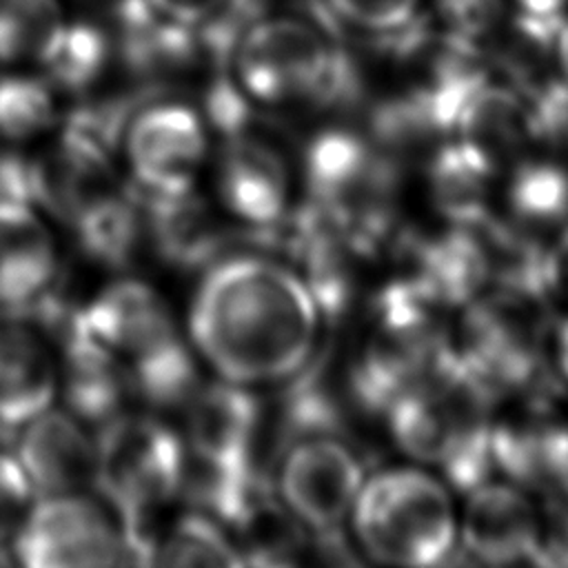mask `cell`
<instances>
[{"mask_svg":"<svg viewBox=\"0 0 568 568\" xmlns=\"http://www.w3.org/2000/svg\"><path fill=\"white\" fill-rule=\"evenodd\" d=\"M335 20L368 36H390L422 16L426 0H322Z\"/></svg>","mask_w":568,"mask_h":568,"instance_id":"26","label":"cell"},{"mask_svg":"<svg viewBox=\"0 0 568 568\" xmlns=\"http://www.w3.org/2000/svg\"><path fill=\"white\" fill-rule=\"evenodd\" d=\"M138 195L144 206L151 253L178 268L209 266L226 257L233 233L224 229L195 189L178 195H149L142 191Z\"/></svg>","mask_w":568,"mask_h":568,"instance_id":"17","label":"cell"},{"mask_svg":"<svg viewBox=\"0 0 568 568\" xmlns=\"http://www.w3.org/2000/svg\"><path fill=\"white\" fill-rule=\"evenodd\" d=\"M87 331L109 348L126 373L186 344L166 300L146 282L124 277L84 302Z\"/></svg>","mask_w":568,"mask_h":568,"instance_id":"9","label":"cell"},{"mask_svg":"<svg viewBox=\"0 0 568 568\" xmlns=\"http://www.w3.org/2000/svg\"><path fill=\"white\" fill-rule=\"evenodd\" d=\"M231 2H235L237 7H242L253 16H260V13H304V4H308L311 0H231Z\"/></svg>","mask_w":568,"mask_h":568,"instance_id":"30","label":"cell"},{"mask_svg":"<svg viewBox=\"0 0 568 568\" xmlns=\"http://www.w3.org/2000/svg\"><path fill=\"white\" fill-rule=\"evenodd\" d=\"M67 20L62 0H0V64H40Z\"/></svg>","mask_w":568,"mask_h":568,"instance_id":"21","label":"cell"},{"mask_svg":"<svg viewBox=\"0 0 568 568\" xmlns=\"http://www.w3.org/2000/svg\"><path fill=\"white\" fill-rule=\"evenodd\" d=\"M51 344L58 357V390L64 395L67 410L98 426L122 413L126 397L133 395L126 366L87 331L84 315Z\"/></svg>","mask_w":568,"mask_h":568,"instance_id":"15","label":"cell"},{"mask_svg":"<svg viewBox=\"0 0 568 568\" xmlns=\"http://www.w3.org/2000/svg\"><path fill=\"white\" fill-rule=\"evenodd\" d=\"M58 395V357L49 337L22 313L0 317V428H20Z\"/></svg>","mask_w":568,"mask_h":568,"instance_id":"14","label":"cell"},{"mask_svg":"<svg viewBox=\"0 0 568 568\" xmlns=\"http://www.w3.org/2000/svg\"><path fill=\"white\" fill-rule=\"evenodd\" d=\"M215 193L242 226H271L291 209V169L268 131L220 135Z\"/></svg>","mask_w":568,"mask_h":568,"instance_id":"11","label":"cell"},{"mask_svg":"<svg viewBox=\"0 0 568 568\" xmlns=\"http://www.w3.org/2000/svg\"><path fill=\"white\" fill-rule=\"evenodd\" d=\"M16 457L36 495L82 493L95 477V437L71 410L49 406L18 428Z\"/></svg>","mask_w":568,"mask_h":568,"instance_id":"13","label":"cell"},{"mask_svg":"<svg viewBox=\"0 0 568 568\" xmlns=\"http://www.w3.org/2000/svg\"><path fill=\"white\" fill-rule=\"evenodd\" d=\"M55 273V242L36 206L0 200V306L31 302Z\"/></svg>","mask_w":568,"mask_h":568,"instance_id":"18","label":"cell"},{"mask_svg":"<svg viewBox=\"0 0 568 568\" xmlns=\"http://www.w3.org/2000/svg\"><path fill=\"white\" fill-rule=\"evenodd\" d=\"M111 51V40L100 27L67 20L60 38L38 67L55 91L82 93L102 78Z\"/></svg>","mask_w":568,"mask_h":568,"instance_id":"22","label":"cell"},{"mask_svg":"<svg viewBox=\"0 0 568 568\" xmlns=\"http://www.w3.org/2000/svg\"><path fill=\"white\" fill-rule=\"evenodd\" d=\"M229 80L266 109L291 104H342L357 84L348 60L304 13H260L235 33Z\"/></svg>","mask_w":568,"mask_h":568,"instance_id":"2","label":"cell"},{"mask_svg":"<svg viewBox=\"0 0 568 568\" xmlns=\"http://www.w3.org/2000/svg\"><path fill=\"white\" fill-rule=\"evenodd\" d=\"M561 364H564V371L568 373V324L561 331Z\"/></svg>","mask_w":568,"mask_h":568,"instance_id":"32","label":"cell"},{"mask_svg":"<svg viewBox=\"0 0 568 568\" xmlns=\"http://www.w3.org/2000/svg\"><path fill=\"white\" fill-rule=\"evenodd\" d=\"M33 495L36 490L16 453L0 446V548L13 539L33 506Z\"/></svg>","mask_w":568,"mask_h":568,"instance_id":"28","label":"cell"},{"mask_svg":"<svg viewBox=\"0 0 568 568\" xmlns=\"http://www.w3.org/2000/svg\"><path fill=\"white\" fill-rule=\"evenodd\" d=\"M151 564L240 566L242 552L231 530L209 513L186 510L164 532L153 535Z\"/></svg>","mask_w":568,"mask_h":568,"instance_id":"20","label":"cell"},{"mask_svg":"<svg viewBox=\"0 0 568 568\" xmlns=\"http://www.w3.org/2000/svg\"><path fill=\"white\" fill-rule=\"evenodd\" d=\"M510 206L532 222L561 220L568 213V173L555 164L519 166L510 182Z\"/></svg>","mask_w":568,"mask_h":568,"instance_id":"25","label":"cell"},{"mask_svg":"<svg viewBox=\"0 0 568 568\" xmlns=\"http://www.w3.org/2000/svg\"><path fill=\"white\" fill-rule=\"evenodd\" d=\"M459 144L479 158L490 171L532 133L528 104L510 89L479 80L464 98L455 126Z\"/></svg>","mask_w":568,"mask_h":568,"instance_id":"19","label":"cell"},{"mask_svg":"<svg viewBox=\"0 0 568 568\" xmlns=\"http://www.w3.org/2000/svg\"><path fill=\"white\" fill-rule=\"evenodd\" d=\"M490 173L466 146L442 149L430 164L433 197L439 211L462 226L484 217V184Z\"/></svg>","mask_w":568,"mask_h":568,"instance_id":"24","label":"cell"},{"mask_svg":"<svg viewBox=\"0 0 568 568\" xmlns=\"http://www.w3.org/2000/svg\"><path fill=\"white\" fill-rule=\"evenodd\" d=\"M519 13L537 16V18H550L561 16L568 11V0H510Z\"/></svg>","mask_w":568,"mask_h":568,"instance_id":"31","label":"cell"},{"mask_svg":"<svg viewBox=\"0 0 568 568\" xmlns=\"http://www.w3.org/2000/svg\"><path fill=\"white\" fill-rule=\"evenodd\" d=\"M311 202L355 246H366L384 226L395 195V166L364 138L328 129L304 151Z\"/></svg>","mask_w":568,"mask_h":568,"instance_id":"5","label":"cell"},{"mask_svg":"<svg viewBox=\"0 0 568 568\" xmlns=\"http://www.w3.org/2000/svg\"><path fill=\"white\" fill-rule=\"evenodd\" d=\"M184 459L182 437L146 413L100 424L93 488L118 517L126 561L151 564L153 517L180 493Z\"/></svg>","mask_w":568,"mask_h":568,"instance_id":"3","label":"cell"},{"mask_svg":"<svg viewBox=\"0 0 568 568\" xmlns=\"http://www.w3.org/2000/svg\"><path fill=\"white\" fill-rule=\"evenodd\" d=\"M348 517L362 550L393 566L439 564L457 535L446 486L417 468H390L364 479Z\"/></svg>","mask_w":568,"mask_h":568,"instance_id":"4","label":"cell"},{"mask_svg":"<svg viewBox=\"0 0 568 568\" xmlns=\"http://www.w3.org/2000/svg\"><path fill=\"white\" fill-rule=\"evenodd\" d=\"M362 484V459L335 433L293 439L277 455L275 495L317 539H339Z\"/></svg>","mask_w":568,"mask_h":568,"instance_id":"6","label":"cell"},{"mask_svg":"<svg viewBox=\"0 0 568 568\" xmlns=\"http://www.w3.org/2000/svg\"><path fill=\"white\" fill-rule=\"evenodd\" d=\"M115 191L111 149L73 126H64L47 149L29 158L31 204L69 229Z\"/></svg>","mask_w":568,"mask_h":568,"instance_id":"10","label":"cell"},{"mask_svg":"<svg viewBox=\"0 0 568 568\" xmlns=\"http://www.w3.org/2000/svg\"><path fill=\"white\" fill-rule=\"evenodd\" d=\"M20 564L31 568H82L126 561L118 517L82 493L33 501L11 539Z\"/></svg>","mask_w":568,"mask_h":568,"instance_id":"8","label":"cell"},{"mask_svg":"<svg viewBox=\"0 0 568 568\" xmlns=\"http://www.w3.org/2000/svg\"><path fill=\"white\" fill-rule=\"evenodd\" d=\"M60 120L55 89L44 75L0 73V140L20 144L51 131Z\"/></svg>","mask_w":568,"mask_h":568,"instance_id":"23","label":"cell"},{"mask_svg":"<svg viewBox=\"0 0 568 568\" xmlns=\"http://www.w3.org/2000/svg\"><path fill=\"white\" fill-rule=\"evenodd\" d=\"M146 9L173 24L186 27V29H204L217 16L224 13V9L231 4V0H142Z\"/></svg>","mask_w":568,"mask_h":568,"instance_id":"29","label":"cell"},{"mask_svg":"<svg viewBox=\"0 0 568 568\" xmlns=\"http://www.w3.org/2000/svg\"><path fill=\"white\" fill-rule=\"evenodd\" d=\"M186 457L215 468H262L257 448L264 406L251 386L217 377L200 384L184 406Z\"/></svg>","mask_w":568,"mask_h":568,"instance_id":"12","label":"cell"},{"mask_svg":"<svg viewBox=\"0 0 568 568\" xmlns=\"http://www.w3.org/2000/svg\"><path fill=\"white\" fill-rule=\"evenodd\" d=\"M322 313L302 275L264 253H231L204 268L189 308L193 351L222 379L286 382L315 355Z\"/></svg>","mask_w":568,"mask_h":568,"instance_id":"1","label":"cell"},{"mask_svg":"<svg viewBox=\"0 0 568 568\" xmlns=\"http://www.w3.org/2000/svg\"><path fill=\"white\" fill-rule=\"evenodd\" d=\"M133 186L149 195L195 189L209 151V122L193 104L175 98L140 102L124 124L120 144Z\"/></svg>","mask_w":568,"mask_h":568,"instance_id":"7","label":"cell"},{"mask_svg":"<svg viewBox=\"0 0 568 568\" xmlns=\"http://www.w3.org/2000/svg\"><path fill=\"white\" fill-rule=\"evenodd\" d=\"M430 2L437 31L450 40L477 49L501 24L504 0H426Z\"/></svg>","mask_w":568,"mask_h":568,"instance_id":"27","label":"cell"},{"mask_svg":"<svg viewBox=\"0 0 568 568\" xmlns=\"http://www.w3.org/2000/svg\"><path fill=\"white\" fill-rule=\"evenodd\" d=\"M457 530L466 552L486 564H510L541 552L532 504L506 484L475 486Z\"/></svg>","mask_w":568,"mask_h":568,"instance_id":"16","label":"cell"}]
</instances>
